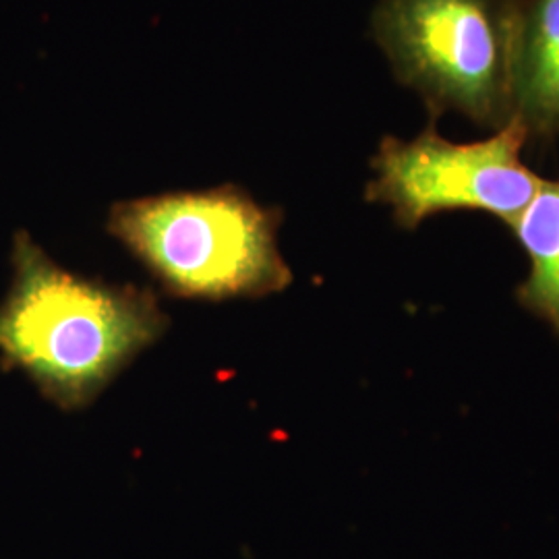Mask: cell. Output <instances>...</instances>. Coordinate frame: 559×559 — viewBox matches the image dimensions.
Returning <instances> with one entry per match:
<instances>
[{
	"mask_svg": "<svg viewBox=\"0 0 559 559\" xmlns=\"http://www.w3.org/2000/svg\"><path fill=\"white\" fill-rule=\"evenodd\" d=\"M11 265L0 367L21 371L60 411L92 406L170 325L152 288L69 272L27 230L13 237Z\"/></svg>",
	"mask_w": 559,
	"mask_h": 559,
	"instance_id": "1",
	"label": "cell"
},
{
	"mask_svg": "<svg viewBox=\"0 0 559 559\" xmlns=\"http://www.w3.org/2000/svg\"><path fill=\"white\" fill-rule=\"evenodd\" d=\"M282 218L280 207L226 182L117 201L106 230L168 297L221 302L270 297L293 284L280 253Z\"/></svg>",
	"mask_w": 559,
	"mask_h": 559,
	"instance_id": "2",
	"label": "cell"
},
{
	"mask_svg": "<svg viewBox=\"0 0 559 559\" xmlns=\"http://www.w3.org/2000/svg\"><path fill=\"white\" fill-rule=\"evenodd\" d=\"M520 0H381L373 38L396 80L433 120L456 110L483 127L514 120L512 81Z\"/></svg>",
	"mask_w": 559,
	"mask_h": 559,
	"instance_id": "3",
	"label": "cell"
},
{
	"mask_svg": "<svg viewBox=\"0 0 559 559\" xmlns=\"http://www.w3.org/2000/svg\"><path fill=\"white\" fill-rule=\"evenodd\" d=\"M526 141L519 120L468 143L441 138L436 122L413 141L383 138L365 200L390 205L402 230H417L427 218L459 210L485 212L510 226L540 185L522 160Z\"/></svg>",
	"mask_w": 559,
	"mask_h": 559,
	"instance_id": "4",
	"label": "cell"
},
{
	"mask_svg": "<svg viewBox=\"0 0 559 559\" xmlns=\"http://www.w3.org/2000/svg\"><path fill=\"white\" fill-rule=\"evenodd\" d=\"M512 100L528 140L559 138V0H520Z\"/></svg>",
	"mask_w": 559,
	"mask_h": 559,
	"instance_id": "5",
	"label": "cell"
},
{
	"mask_svg": "<svg viewBox=\"0 0 559 559\" xmlns=\"http://www.w3.org/2000/svg\"><path fill=\"white\" fill-rule=\"evenodd\" d=\"M508 228L528 260L516 299L559 338V179H540L535 198Z\"/></svg>",
	"mask_w": 559,
	"mask_h": 559,
	"instance_id": "6",
	"label": "cell"
}]
</instances>
